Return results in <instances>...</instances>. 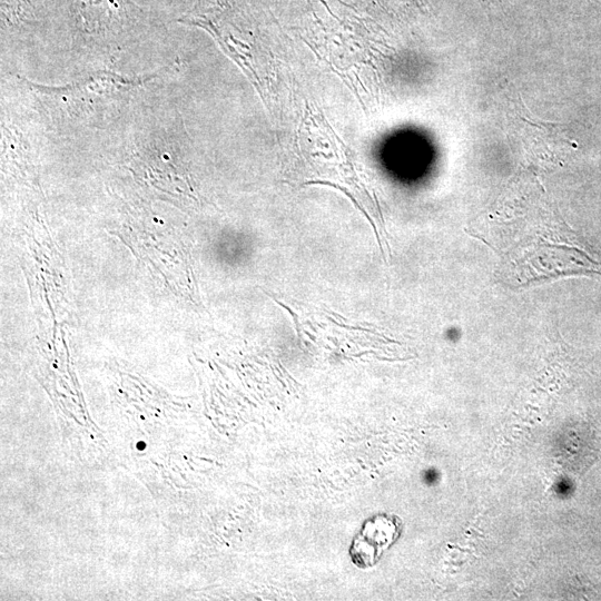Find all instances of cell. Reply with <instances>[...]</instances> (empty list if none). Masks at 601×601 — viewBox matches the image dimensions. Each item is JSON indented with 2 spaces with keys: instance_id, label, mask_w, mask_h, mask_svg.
Segmentation results:
<instances>
[{
  "instance_id": "1",
  "label": "cell",
  "mask_w": 601,
  "mask_h": 601,
  "mask_svg": "<svg viewBox=\"0 0 601 601\" xmlns=\"http://www.w3.org/2000/svg\"><path fill=\"white\" fill-rule=\"evenodd\" d=\"M473 234L499 257L501 278L513 287L573 275H600L601 255L583 242L544 195L513 196Z\"/></svg>"
},
{
  "instance_id": "2",
  "label": "cell",
  "mask_w": 601,
  "mask_h": 601,
  "mask_svg": "<svg viewBox=\"0 0 601 601\" xmlns=\"http://www.w3.org/2000/svg\"><path fill=\"white\" fill-rule=\"evenodd\" d=\"M71 13L80 32L102 40L120 36L145 17L130 0H71Z\"/></svg>"
},
{
  "instance_id": "3",
  "label": "cell",
  "mask_w": 601,
  "mask_h": 601,
  "mask_svg": "<svg viewBox=\"0 0 601 601\" xmlns=\"http://www.w3.org/2000/svg\"><path fill=\"white\" fill-rule=\"evenodd\" d=\"M313 184H319V185H327V186H332L334 188H337L339 190H342L343 193H345V195L353 201V204L364 214V216L367 218V220L370 221V224L372 225L373 227V230L375 233V236H376V239H377V243H378V246H380V250L382 253V255H384V252H383V247H382V243H381V238H380V235L377 233V229H376V226L374 224V221L371 219V217L368 216V214L364 210V208L355 200V198L352 196V194H349V191L339 186V185H336V184H333V183H329V181H323V180H314V181H307L305 183V185H313Z\"/></svg>"
},
{
  "instance_id": "4",
  "label": "cell",
  "mask_w": 601,
  "mask_h": 601,
  "mask_svg": "<svg viewBox=\"0 0 601 601\" xmlns=\"http://www.w3.org/2000/svg\"><path fill=\"white\" fill-rule=\"evenodd\" d=\"M274 300L275 303H277L279 306L284 307L293 317V321L295 323V328L297 331V334L298 336L300 337V325H299V322H298V318H297V315L294 313L293 309H290L288 306H286L284 303H282L280 300L276 299L273 295H269Z\"/></svg>"
},
{
  "instance_id": "5",
  "label": "cell",
  "mask_w": 601,
  "mask_h": 601,
  "mask_svg": "<svg viewBox=\"0 0 601 601\" xmlns=\"http://www.w3.org/2000/svg\"><path fill=\"white\" fill-rule=\"evenodd\" d=\"M144 445H145L144 443H139V444L137 443V449H145Z\"/></svg>"
}]
</instances>
